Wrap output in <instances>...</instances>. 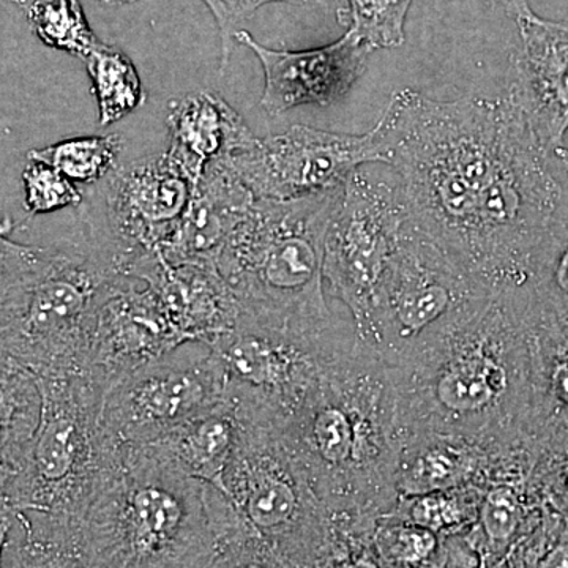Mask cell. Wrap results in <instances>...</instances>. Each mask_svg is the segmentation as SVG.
Here are the masks:
<instances>
[{
    "mask_svg": "<svg viewBox=\"0 0 568 568\" xmlns=\"http://www.w3.org/2000/svg\"><path fill=\"white\" fill-rule=\"evenodd\" d=\"M377 125L410 226L489 294L526 291L562 186L517 106L402 88Z\"/></svg>",
    "mask_w": 568,
    "mask_h": 568,
    "instance_id": "cell-1",
    "label": "cell"
},
{
    "mask_svg": "<svg viewBox=\"0 0 568 568\" xmlns=\"http://www.w3.org/2000/svg\"><path fill=\"white\" fill-rule=\"evenodd\" d=\"M530 338L528 293H497L413 361L390 366L405 439L439 433L491 446L530 437Z\"/></svg>",
    "mask_w": 568,
    "mask_h": 568,
    "instance_id": "cell-2",
    "label": "cell"
},
{
    "mask_svg": "<svg viewBox=\"0 0 568 568\" xmlns=\"http://www.w3.org/2000/svg\"><path fill=\"white\" fill-rule=\"evenodd\" d=\"M237 517L211 484L122 446L80 523L88 568H209Z\"/></svg>",
    "mask_w": 568,
    "mask_h": 568,
    "instance_id": "cell-3",
    "label": "cell"
},
{
    "mask_svg": "<svg viewBox=\"0 0 568 568\" xmlns=\"http://www.w3.org/2000/svg\"><path fill=\"white\" fill-rule=\"evenodd\" d=\"M280 432L331 510L373 514L398 499L394 373L372 351L354 342Z\"/></svg>",
    "mask_w": 568,
    "mask_h": 568,
    "instance_id": "cell-4",
    "label": "cell"
},
{
    "mask_svg": "<svg viewBox=\"0 0 568 568\" xmlns=\"http://www.w3.org/2000/svg\"><path fill=\"white\" fill-rule=\"evenodd\" d=\"M126 278L85 235L80 244L0 241L2 354L36 376L88 373L100 310Z\"/></svg>",
    "mask_w": 568,
    "mask_h": 568,
    "instance_id": "cell-5",
    "label": "cell"
},
{
    "mask_svg": "<svg viewBox=\"0 0 568 568\" xmlns=\"http://www.w3.org/2000/svg\"><path fill=\"white\" fill-rule=\"evenodd\" d=\"M343 189L294 201H254L219 260L242 313L310 331L343 324L324 295L325 234Z\"/></svg>",
    "mask_w": 568,
    "mask_h": 568,
    "instance_id": "cell-6",
    "label": "cell"
},
{
    "mask_svg": "<svg viewBox=\"0 0 568 568\" xmlns=\"http://www.w3.org/2000/svg\"><path fill=\"white\" fill-rule=\"evenodd\" d=\"M43 417L21 473L0 484L2 510L55 519L80 529L82 515L122 446L103 425L106 388L88 373L36 376Z\"/></svg>",
    "mask_w": 568,
    "mask_h": 568,
    "instance_id": "cell-7",
    "label": "cell"
},
{
    "mask_svg": "<svg viewBox=\"0 0 568 568\" xmlns=\"http://www.w3.org/2000/svg\"><path fill=\"white\" fill-rule=\"evenodd\" d=\"M207 345L222 365L226 398L235 413L282 428L354 346V328L339 324L310 331L242 313L231 331Z\"/></svg>",
    "mask_w": 568,
    "mask_h": 568,
    "instance_id": "cell-8",
    "label": "cell"
},
{
    "mask_svg": "<svg viewBox=\"0 0 568 568\" xmlns=\"http://www.w3.org/2000/svg\"><path fill=\"white\" fill-rule=\"evenodd\" d=\"M407 222L386 280L354 342L392 368L407 364L489 297Z\"/></svg>",
    "mask_w": 568,
    "mask_h": 568,
    "instance_id": "cell-9",
    "label": "cell"
},
{
    "mask_svg": "<svg viewBox=\"0 0 568 568\" xmlns=\"http://www.w3.org/2000/svg\"><path fill=\"white\" fill-rule=\"evenodd\" d=\"M237 417L222 493L284 562L305 568L324 536L327 507L280 428Z\"/></svg>",
    "mask_w": 568,
    "mask_h": 568,
    "instance_id": "cell-10",
    "label": "cell"
},
{
    "mask_svg": "<svg viewBox=\"0 0 568 568\" xmlns=\"http://www.w3.org/2000/svg\"><path fill=\"white\" fill-rule=\"evenodd\" d=\"M407 224L399 183L355 171L343 189L324 241V282L347 306L353 325L368 315Z\"/></svg>",
    "mask_w": 568,
    "mask_h": 568,
    "instance_id": "cell-11",
    "label": "cell"
},
{
    "mask_svg": "<svg viewBox=\"0 0 568 568\" xmlns=\"http://www.w3.org/2000/svg\"><path fill=\"white\" fill-rule=\"evenodd\" d=\"M193 185L166 152L115 168L103 186V215H89L88 237L132 276L141 261L160 257L183 222Z\"/></svg>",
    "mask_w": 568,
    "mask_h": 568,
    "instance_id": "cell-12",
    "label": "cell"
},
{
    "mask_svg": "<svg viewBox=\"0 0 568 568\" xmlns=\"http://www.w3.org/2000/svg\"><path fill=\"white\" fill-rule=\"evenodd\" d=\"M226 399V379L212 347L190 342L110 388L103 425L119 446H144Z\"/></svg>",
    "mask_w": 568,
    "mask_h": 568,
    "instance_id": "cell-13",
    "label": "cell"
},
{
    "mask_svg": "<svg viewBox=\"0 0 568 568\" xmlns=\"http://www.w3.org/2000/svg\"><path fill=\"white\" fill-rule=\"evenodd\" d=\"M256 200L294 201L343 189L364 164L388 163L379 125L368 133L324 132L294 125L216 162Z\"/></svg>",
    "mask_w": 568,
    "mask_h": 568,
    "instance_id": "cell-14",
    "label": "cell"
},
{
    "mask_svg": "<svg viewBox=\"0 0 568 568\" xmlns=\"http://www.w3.org/2000/svg\"><path fill=\"white\" fill-rule=\"evenodd\" d=\"M185 343L152 287L126 276L100 310L88 375L110 392Z\"/></svg>",
    "mask_w": 568,
    "mask_h": 568,
    "instance_id": "cell-15",
    "label": "cell"
},
{
    "mask_svg": "<svg viewBox=\"0 0 568 568\" xmlns=\"http://www.w3.org/2000/svg\"><path fill=\"white\" fill-rule=\"evenodd\" d=\"M235 41L260 59L264 70L260 104L274 118L305 104L331 106L342 102L364 77L373 52L349 29L334 43L306 51L271 50L244 29Z\"/></svg>",
    "mask_w": 568,
    "mask_h": 568,
    "instance_id": "cell-16",
    "label": "cell"
},
{
    "mask_svg": "<svg viewBox=\"0 0 568 568\" xmlns=\"http://www.w3.org/2000/svg\"><path fill=\"white\" fill-rule=\"evenodd\" d=\"M517 24L506 97L551 155L568 132V22L545 20L532 11Z\"/></svg>",
    "mask_w": 568,
    "mask_h": 568,
    "instance_id": "cell-17",
    "label": "cell"
},
{
    "mask_svg": "<svg viewBox=\"0 0 568 568\" xmlns=\"http://www.w3.org/2000/svg\"><path fill=\"white\" fill-rule=\"evenodd\" d=\"M132 278L152 287L164 312L186 342H212L231 331L242 315L241 302L216 265L166 264L148 257L134 267Z\"/></svg>",
    "mask_w": 568,
    "mask_h": 568,
    "instance_id": "cell-18",
    "label": "cell"
},
{
    "mask_svg": "<svg viewBox=\"0 0 568 568\" xmlns=\"http://www.w3.org/2000/svg\"><path fill=\"white\" fill-rule=\"evenodd\" d=\"M168 155L194 186L211 164L252 148L257 138L223 97L211 91L189 93L170 103Z\"/></svg>",
    "mask_w": 568,
    "mask_h": 568,
    "instance_id": "cell-19",
    "label": "cell"
},
{
    "mask_svg": "<svg viewBox=\"0 0 568 568\" xmlns=\"http://www.w3.org/2000/svg\"><path fill=\"white\" fill-rule=\"evenodd\" d=\"M256 197L223 164L213 163L194 186L181 227L160 260L166 264L205 263L219 267L220 254Z\"/></svg>",
    "mask_w": 568,
    "mask_h": 568,
    "instance_id": "cell-20",
    "label": "cell"
},
{
    "mask_svg": "<svg viewBox=\"0 0 568 568\" xmlns=\"http://www.w3.org/2000/svg\"><path fill=\"white\" fill-rule=\"evenodd\" d=\"M493 446L439 433L406 437L396 458V495L418 496L478 487L487 473Z\"/></svg>",
    "mask_w": 568,
    "mask_h": 568,
    "instance_id": "cell-21",
    "label": "cell"
},
{
    "mask_svg": "<svg viewBox=\"0 0 568 568\" xmlns=\"http://www.w3.org/2000/svg\"><path fill=\"white\" fill-rule=\"evenodd\" d=\"M530 312L528 432L534 440H544L568 432V317L540 312L532 301Z\"/></svg>",
    "mask_w": 568,
    "mask_h": 568,
    "instance_id": "cell-22",
    "label": "cell"
},
{
    "mask_svg": "<svg viewBox=\"0 0 568 568\" xmlns=\"http://www.w3.org/2000/svg\"><path fill=\"white\" fill-rule=\"evenodd\" d=\"M239 428L237 414L226 399L144 446L186 476L222 491L224 473L237 446Z\"/></svg>",
    "mask_w": 568,
    "mask_h": 568,
    "instance_id": "cell-23",
    "label": "cell"
},
{
    "mask_svg": "<svg viewBox=\"0 0 568 568\" xmlns=\"http://www.w3.org/2000/svg\"><path fill=\"white\" fill-rule=\"evenodd\" d=\"M2 568H88L80 530L54 519L0 510Z\"/></svg>",
    "mask_w": 568,
    "mask_h": 568,
    "instance_id": "cell-24",
    "label": "cell"
},
{
    "mask_svg": "<svg viewBox=\"0 0 568 568\" xmlns=\"http://www.w3.org/2000/svg\"><path fill=\"white\" fill-rule=\"evenodd\" d=\"M0 420H2V469L0 484L21 473L43 417V395L31 369L2 354L0 381Z\"/></svg>",
    "mask_w": 568,
    "mask_h": 568,
    "instance_id": "cell-25",
    "label": "cell"
},
{
    "mask_svg": "<svg viewBox=\"0 0 568 568\" xmlns=\"http://www.w3.org/2000/svg\"><path fill=\"white\" fill-rule=\"evenodd\" d=\"M99 106L100 125L121 121L145 102L140 74L132 59L110 44H100L84 59Z\"/></svg>",
    "mask_w": 568,
    "mask_h": 568,
    "instance_id": "cell-26",
    "label": "cell"
},
{
    "mask_svg": "<svg viewBox=\"0 0 568 568\" xmlns=\"http://www.w3.org/2000/svg\"><path fill=\"white\" fill-rule=\"evenodd\" d=\"M121 149L122 136L118 133L69 138L48 148L31 149L28 160L50 164L74 183H97L118 168Z\"/></svg>",
    "mask_w": 568,
    "mask_h": 568,
    "instance_id": "cell-27",
    "label": "cell"
},
{
    "mask_svg": "<svg viewBox=\"0 0 568 568\" xmlns=\"http://www.w3.org/2000/svg\"><path fill=\"white\" fill-rule=\"evenodd\" d=\"M526 291L540 312L568 317V220L552 224L538 245Z\"/></svg>",
    "mask_w": 568,
    "mask_h": 568,
    "instance_id": "cell-28",
    "label": "cell"
},
{
    "mask_svg": "<svg viewBox=\"0 0 568 568\" xmlns=\"http://www.w3.org/2000/svg\"><path fill=\"white\" fill-rule=\"evenodd\" d=\"M28 20L33 33L52 50L85 59L102 44L85 18L81 0H31Z\"/></svg>",
    "mask_w": 568,
    "mask_h": 568,
    "instance_id": "cell-29",
    "label": "cell"
},
{
    "mask_svg": "<svg viewBox=\"0 0 568 568\" xmlns=\"http://www.w3.org/2000/svg\"><path fill=\"white\" fill-rule=\"evenodd\" d=\"M480 499V488L465 487L428 495L398 496L395 506L403 510L407 521L440 534L463 528L477 519Z\"/></svg>",
    "mask_w": 568,
    "mask_h": 568,
    "instance_id": "cell-30",
    "label": "cell"
},
{
    "mask_svg": "<svg viewBox=\"0 0 568 568\" xmlns=\"http://www.w3.org/2000/svg\"><path fill=\"white\" fill-rule=\"evenodd\" d=\"M338 18L366 47L395 50L405 43L407 11L414 0H346Z\"/></svg>",
    "mask_w": 568,
    "mask_h": 568,
    "instance_id": "cell-31",
    "label": "cell"
},
{
    "mask_svg": "<svg viewBox=\"0 0 568 568\" xmlns=\"http://www.w3.org/2000/svg\"><path fill=\"white\" fill-rule=\"evenodd\" d=\"M536 443L530 485L545 510L568 523V432Z\"/></svg>",
    "mask_w": 568,
    "mask_h": 568,
    "instance_id": "cell-32",
    "label": "cell"
},
{
    "mask_svg": "<svg viewBox=\"0 0 568 568\" xmlns=\"http://www.w3.org/2000/svg\"><path fill=\"white\" fill-rule=\"evenodd\" d=\"M381 559L394 566L416 568L428 562L437 551V534L403 518L381 523L375 529Z\"/></svg>",
    "mask_w": 568,
    "mask_h": 568,
    "instance_id": "cell-33",
    "label": "cell"
},
{
    "mask_svg": "<svg viewBox=\"0 0 568 568\" xmlns=\"http://www.w3.org/2000/svg\"><path fill=\"white\" fill-rule=\"evenodd\" d=\"M209 568H293L257 536L239 514L220 538Z\"/></svg>",
    "mask_w": 568,
    "mask_h": 568,
    "instance_id": "cell-34",
    "label": "cell"
},
{
    "mask_svg": "<svg viewBox=\"0 0 568 568\" xmlns=\"http://www.w3.org/2000/svg\"><path fill=\"white\" fill-rule=\"evenodd\" d=\"M24 207L31 215L51 213L82 204V193L73 181L50 164L29 162L22 171Z\"/></svg>",
    "mask_w": 568,
    "mask_h": 568,
    "instance_id": "cell-35",
    "label": "cell"
},
{
    "mask_svg": "<svg viewBox=\"0 0 568 568\" xmlns=\"http://www.w3.org/2000/svg\"><path fill=\"white\" fill-rule=\"evenodd\" d=\"M284 2L293 6L304 3L323 2V0H204L205 6L211 9L213 18L220 31V43H222V55H220V73H224L231 55L234 52L235 36L242 31L248 18H252L257 10L267 3Z\"/></svg>",
    "mask_w": 568,
    "mask_h": 568,
    "instance_id": "cell-36",
    "label": "cell"
},
{
    "mask_svg": "<svg viewBox=\"0 0 568 568\" xmlns=\"http://www.w3.org/2000/svg\"><path fill=\"white\" fill-rule=\"evenodd\" d=\"M532 568H568V523L560 521L558 536L552 538L532 562Z\"/></svg>",
    "mask_w": 568,
    "mask_h": 568,
    "instance_id": "cell-37",
    "label": "cell"
},
{
    "mask_svg": "<svg viewBox=\"0 0 568 568\" xmlns=\"http://www.w3.org/2000/svg\"><path fill=\"white\" fill-rule=\"evenodd\" d=\"M500 2H503L508 17L514 18L515 21L528 17L534 11L530 7V0H500Z\"/></svg>",
    "mask_w": 568,
    "mask_h": 568,
    "instance_id": "cell-38",
    "label": "cell"
},
{
    "mask_svg": "<svg viewBox=\"0 0 568 568\" xmlns=\"http://www.w3.org/2000/svg\"><path fill=\"white\" fill-rule=\"evenodd\" d=\"M555 156L559 160L560 166H562V170L566 171L568 175V149L564 148V145L562 148L556 149Z\"/></svg>",
    "mask_w": 568,
    "mask_h": 568,
    "instance_id": "cell-39",
    "label": "cell"
},
{
    "mask_svg": "<svg viewBox=\"0 0 568 568\" xmlns=\"http://www.w3.org/2000/svg\"><path fill=\"white\" fill-rule=\"evenodd\" d=\"M102 2L108 3V6H129V3L138 2V0H102Z\"/></svg>",
    "mask_w": 568,
    "mask_h": 568,
    "instance_id": "cell-40",
    "label": "cell"
},
{
    "mask_svg": "<svg viewBox=\"0 0 568 568\" xmlns=\"http://www.w3.org/2000/svg\"><path fill=\"white\" fill-rule=\"evenodd\" d=\"M7 2L18 3V6L28 7L31 3V0H7Z\"/></svg>",
    "mask_w": 568,
    "mask_h": 568,
    "instance_id": "cell-41",
    "label": "cell"
}]
</instances>
